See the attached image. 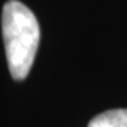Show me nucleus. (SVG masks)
I'll return each mask as SVG.
<instances>
[{
	"mask_svg": "<svg viewBox=\"0 0 127 127\" xmlns=\"http://www.w3.org/2000/svg\"><path fill=\"white\" fill-rule=\"evenodd\" d=\"M88 127H127V109H113L97 114Z\"/></svg>",
	"mask_w": 127,
	"mask_h": 127,
	"instance_id": "obj_2",
	"label": "nucleus"
},
{
	"mask_svg": "<svg viewBox=\"0 0 127 127\" xmlns=\"http://www.w3.org/2000/svg\"><path fill=\"white\" fill-rule=\"evenodd\" d=\"M1 30L9 71L13 79H26L40 42V26L26 4L10 0L3 7Z\"/></svg>",
	"mask_w": 127,
	"mask_h": 127,
	"instance_id": "obj_1",
	"label": "nucleus"
}]
</instances>
